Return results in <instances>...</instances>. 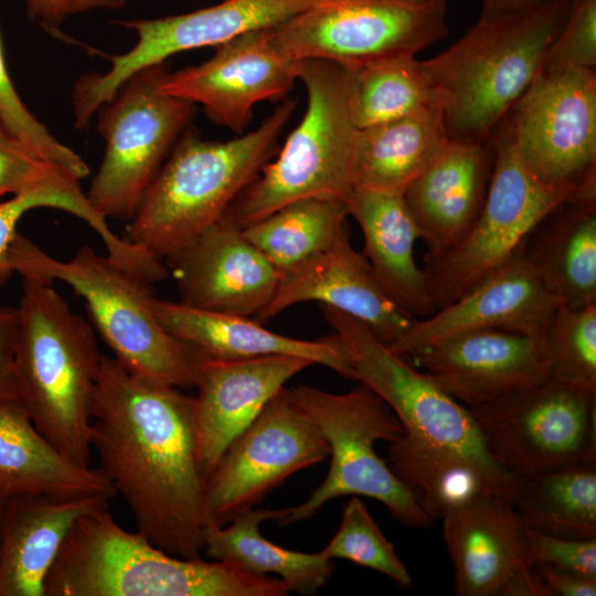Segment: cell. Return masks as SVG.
Segmentation results:
<instances>
[{
    "mask_svg": "<svg viewBox=\"0 0 596 596\" xmlns=\"http://www.w3.org/2000/svg\"><path fill=\"white\" fill-rule=\"evenodd\" d=\"M108 498H8L0 550V596H44V582L74 523Z\"/></svg>",
    "mask_w": 596,
    "mask_h": 596,
    "instance_id": "484cf974",
    "label": "cell"
},
{
    "mask_svg": "<svg viewBox=\"0 0 596 596\" xmlns=\"http://www.w3.org/2000/svg\"><path fill=\"white\" fill-rule=\"evenodd\" d=\"M318 301L368 326L389 347L398 342L416 318L386 294L347 227L324 252L280 273L268 305L255 316L263 323L296 304Z\"/></svg>",
    "mask_w": 596,
    "mask_h": 596,
    "instance_id": "ffe728a7",
    "label": "cell"
},
{
    "mask_svg": "<svg viewBox=\"0 0 596 596\" xmlns=\"http://www.w3.org/2000/svg\"><path fill=\"white\" fill-rule=\"evenodd\" d=\"M493 148L486 141L450 140L434 162L403 192L427 245L425 256L455 246L479 215L488 192Z\"/></svg>",
    "mask_w": 596,
    "mask_h": 596,
    "instance_id": "cb8c5ba5",
    "label": "cell"
},
{
    "mask_svg": "<svg viewBox=\"0 0 596 596\" xmlns=\"http://www.w3.org/2000/svg\"><path fill=\"white\" fill-rule=\"evenodd\" d=\"M295 355L205 359L195 384L194 430L204 485L232 443L288 380L312 365Z\"/></svg>",
    "mask_w": 596,
    "mask_h": 596,
    "instance_id": "44dd1931",
    "label": "cell"
},
{
    "mask_svg": "<svg viewBox=\"0 0 596 596\" xmlns=\"http://www.w3.org/2000/svg\"><path fill=\"white\" fill-rule=\"evenodd\" d=\"M566 0H482V19H500L530 13Z\"/></svg>",
    "mask_w": 596,
    "mask_h": 596,
    "instance_id": "bcb514c9",
    "label": "cell"
},
{
    "mask_svg": "<svg viewBox=\"0 0 596 596\" xmlns=\"http://www.w3.org/2000/svg\"><path fill=\"white\" fill-rule=\"evenodd\" d=\"M286 584L230 563L183 558L121 528L103 507L72 526L44 596H286Z\"/></svg>",
    "mask_w": 596,
    "mask_h": 596,
    "instance_id": "277c9868",
    "label": "cell"
},
{
    "mask_svg": "<svg viewBox=\"0 0 596 596\" xmlns=\"http://www.w3.org/2000/svg\"><path fill=\"white\" fill-rule=\"evenodd\" d=\"M348 216L343 201L312 198L287 204L242 228L281 273L328 249L349 227Z\"/></svg>",
    "mask_w": 596,
    "mask_h": 596,
    "instance_id": "836d02e7",
    "label": "cell"
},
{
    "mask_svg": "<svg viewBox=\"0 0 596 596\" xmlns=\"http://www.w3.org/2000/svg\"><path fill=\"white\" fill-rule=\"evenodd\" d=\"M286 509H249L230 524H211L204 536L203 551L210 558L230 563L256 575L276 574L289 592L302 595L316 593L333 573L331 560L318 553H301L281 547L259 532L267 520L279 522Z\"/></svg>",
    "mask_w": 596,
    "mask_h": 596,
    "instance_id": "4dcf8cb0",
    "label": "cell"
},
{
    "mask_svg": "<svg viewBox=\"0 0 596 596\" xmlns=\"http://www.w3.org/2000/svg\"><path fill=\"white\" fill-rule=\"evenodd\" d=\"M595 468L576 464L522 479L513 505L524 525L561 538H596Z\"/></svg>",
    "mask_w": 596,
    "mask_h": 596,
    "instance_id": "d6a6232c",
    "label": "cell"
},
{
    "mask_svg": "<svg viewBox=\"0 0 596 596\" xmlns=\"http://www.w3.org/2000/svg\"><path fill=\"white\" fill-rule=\"evenodd\" d=\"M345 204L362 231L363 256L386 294L416 319L433 315L426 274L415 259L421 233L403 194L354 188Z\"/></svg>",
    "mask_w": 596,
    "mask_h": 596,
    "instance_id": "4316f807",
    "label": "cell"
},
{
    "mask_svg": "<svg viewBox=\"0 0 596 596\" xmlns=\"http://www.w3.org/2000/svg\"><path fill=\"white\" fill-rule=\"evenodd\" d=\"M0 120L28 147L49 161L66 169L79 180L89 169L83 158L58 141L23 104L11 81L0 38Z\"/></svg>",
    "mask_w": 596,
    "mask_h": 596,
    "instance_id": "f35d334b",
    "label": "cell"
},
{
    "mask_svg": "<svg viewBox=\"0 0 596 596\" xmlns=\"http://www.w3.org/2000/svg\"><path fill=\"white\" fill-rule=\"evenodd\" d=\"M520 248L562 305L596 304V196L566 200L533 228Z\"/></svg>",
    "mask_w": 596,
    "mask_h": 596,
    "instance_id": "f546056e",
    "label": "cell"
},
{
    "mask_svg": "<svg viewBox=\"0 0 596 596\" xmlns=\"http://www.w3.org/2000/svg\"><path fill=\"white\" fill-rule=\"evenodd\" d=\"M17 328V307L0 305V403L18 401L13 371Z\"/></svg>",
    "mask_w": 596,
    "mask_h": 596,
    "instance_id": "7bdbcfd3",
    "label": "cell"
},
{
    "mask_svg": "<svg viewBox=\"0 0 596 596\" xmlns=\"http://www.w3.org/2000/svg\"><path fill=\"white\" fill-rule=\"evenodd\" d=\"M166 71L163 63L138 71L95 113L105 152L85 193L105 219L132 217L179 137L190 126L195 105L160 91Z\"/></svg>",
    "mask_w": 596,
    "mask_h": 596,
    "instance_id": "9c48e42d",
    "label": "cell"
},
{
    "mask_svg": "<svg viewBox=\"0 0 596 596\" xmlns=\"http://www.w3.org/2000/svg\"><path fill=\"white\" fill-rule=\"evenodd\" d=\"M297 102H283L257 128L228 141L188 126L128 221L124 238L166 262L221 220L274 155Z\"/></svg>",
    "mask_w": 596,
    "mask_h": 596,
    "instance_id": "7a4b0ae2",
    "label": "cell"
},
{
    "mask_svg": "<svg viewBox=\"0 0 596 596\" xmlns=\"http://www.w3.org/2000/svg\"><path fill=\"white\" fill-rule=\"evenodd\" d=\"M307 108L277 158L235 199L224 217L244 227L296 201L345 203L353 187L351 158L356 127L350 107L349 70L330 61L300 62Z\"/></svg>",
    "mask_w": 596,
    "mask_h": 596,
    "instance_id": "52a82bcc",
    "label": "cell"
},
{
    "mask_svg": "<svg viewBox=\"0 0 596 596\" xmlns=\"http://www.w3.org/2000/svg\"><path fill=\"white\" fill-rule=\"evenodd\" d=\"M441 104L358 128L351 158L352 187L403 194L449 143Z\"/></svg>",
    "mask_w": 596,
    "mask_h": 596,
    "instance_id": "f1b7e54d",
    "label": "cell"
},
{
    "mask_svg": "<svg viewBox=\"0 0 596 596\" xmlns=\"http://www.w3.org/2000/svg\"><path fill=\"white\" fill-rule=\"evenodd\" d=\"M596 66V0H574L570 17L540 73Z\"/></svg>",
    "mask_w": 596,
    "mask_h": 596,
    "instance_id": "60d3db41",
    "label": "cell"
},
{
    "mask_svg": "<svg viewBox=\"0 0 596 596\" xmlns=\"http://www.w3.org/2000/svg\"><path fill=\"white\" fill-rule=\"evenodd\" d=\"M0 494L111 499L117 493L99 468L67 459L18 401H6L0 403Z\"/></svg>",
    "mask_w": 596,
    "mask_h": 596,
    "instance_id": "83f0119b",
    "label": "cell"
},
{
    "mask_svg": "<svg viewBox=\"0 0 596 596\" xmlns=\"http://www.w3.org/2000/svg\"><path fill=\"white\" fill-rule=\"evenodd\" d=\"M22 278L13 353L18 402L67 459L89 467L102 360L95 329L50 283Z\"/></svg>",
    "mask_w": 596,
    "mask_h": 596,
    "instance_id": "3957f363",
    "label": "cell"
},
{
    "mask_svg": "<svg viewBox=\"0 0 596 596\" xmlns=\"http://www.w3.org/2000/svg\"><path fill=\"white\" fill-rule=\"evenodd\" d=\"M8 267L22 277L67 284L85 300L91 323L114 356L135 374L179 389L195 387L206 358L160 323L152 308V284L89 245L61 260L19 233Z\"/></svg>",
    "mask_w": 596,
    "mask_h": 596,
    "instance_id": "8992f818",
    "label": "cell"
},
{
    "mask_svg": "<svg viewBox=\"0 0 596 596\" xmlns=\"http://www.w3.org/2000/svg\"><path fill=\"white\" fill-rule=\"evenodd\" d=\"M286 392L326 438L331 461L324 480L305 502L286 508L279 524L308 520L331 499L349 494L380 501L411 528L433 522L412 490L375 453V441L392 443L405 432L381 397L362 383L340 394L304 384Z\"/></svg>",
    "mask_w": 596,
    "mask_h": 596,
    "instance_id": "ba28073f",
    "label": "cell"
},
{
    "mask_svg": "<svg viewBox=\"0 0 596 596\" xmlns=\"http://www.w3.org/2000/svg\"><path fill=\"white\" fill-rule=\"evenodd\" d=\"M79 182L76 178H70L13 195L0 203V284L12 275L8 267V255L19 233L18 223L26 212L38 207H52L78 217L97 233L106 247V255L115 263L128 265L134 260L136 248L110 230L106 219L89 204Z\"/></svg>",
    "mask_w": 596,
    "mask_h": 596,
    "instance_id": "d590c367",
    "label": "cell"
},
{
    "mask_svg": "<svg viewBox=\"0 0 596 596\" xmlns=\"http://www.w3.org/2000/svg\"><path fill=\"white\" fill-rule=\"evenodd\" d=\"M349 73L350 107L356 128L391 121L432 104H441L424 61L415 56L387 58L349 70Z\"/></svg>",
    "mask_w": 596,
    "mask_h": 596,
    "instance_id": "e575fe53",
    "label": "cell"
},
{
    "mask_svg": "<svg viewBox=\"0 0 596 596\" xmlns=\"http://www.w3.org/2000/svg\"><path fill=\"white\" fill-rule=\"evenodd\" d=\"M126 0H76L73 14L97 9H118Z\"/></svg>",
    "mask_w": 596,
    "mask_h": 596,
    "instance_id": "7dc6e473",
    "label": "cell"
},
{
    "mask_svg": "<svg viewBox=\"0 0 596 596\" xmlns=\"http://www.w3.org/2000/svg\"><path fill=\"white\" fill-rule=\"evenodd\" d=\"M320 0H223L195 11L157 19L118 21L137 36L125 53L107 56L106 72L82 75L72 89L74 124L86 129L97 108L131 75L171 55L216 47L248 32L275 28Z\"/></svg>",
    "mask_w": 596,
    "mask_h": 596,
    "instance_id": "9a60e30c",
    "label": "cell"
},
{
    "mask_svg": "<svg viewBox=\"0 0 596 596\" xmlns=\"http://www.w3.org/2000/svg\"><path fill=\"white\" fill-rule=\"evenodd\" d=\"M207 61L166 71L162 93L200 104L215 124L242 134L256 104L281 99L299 79L300 62L277 41L274 28L237 36L215 47Z\"/></svg>",
    "mask_w": 596,
    "mask_h": 596,
    "instance_id": "e0dca14e",
    "label": "cell"
},
{
    "mask_svg": "<svg viewBox=\"0 0 596 596\" xmlns=\"http://www.w3.org/2000/svg\"><path fill=\"white\" fill-rule=\"evenodd\" d=\"M497 126L544 182L596 194L595 68L540 73Z\"/></svg>",
    "mask_w": 596,
    "mask_h": 596,
    "instance_id": "5bb4252c",
    "label": "cell"
},
{
    "mask_svg": "<svg viewBox=\"0 0 596 596\" xmlns=\"http://www.w3.org/2000/svg\"><path fill=\"white\" fill-rule=\"evenodd\" d=\"M446 0H320L274 28L297 60L348 70L415 56L448 33Z\"/></svg>",
    "mask_w": 596,
    "mask_h": 596,
    "instance_id": "7c38bea8",
    "label": "cell"
},
{
    "mask_svg": "<svg viewBox=\"0 0 596 596\" xmlns=\"http://www.w3.org/2000/svg\"><path fill=\"white\" fill-rule=\"evenodd\" d=\"M28 15L44 31L55 38H65L61 32L64 21L73 14L76 0H23Z\"/></svg>",
    "mask_w": 596,
    "mask_h": 596,
    "instance_id": "f6af8a7d",
    "label": "cell"
},
{
    "mask_svg": "<svg viewBox=\"0 0 596 596\" xmlns=\"http://www.w3.org/2000/svg\"><path fill=\"white\" fill-rule=\"evenodd\" d=\"M595 396L547 380L468 409L493 461L522 480L595 465Z\"/></svg>",
    "mask_w": 596,
    "mask_h": 596,
    "instance_id": "4fadbf2b",
    "label": "cell"
},
{
    "mask_svg": "<svg viewBox=\"0 0 596 596\" xmlns=\"http://www.w3.org/2000/svg\"><path fill=\"white\" fill-rule=\"evenodd\" d=\"M533 568L542 578L552 596L596 595V578L584 577L543 563H534Z\"/></svg>",
    "mask_w": 596,
    "mask_h": 596,
    "instance_id": "ee69618b",
    "label": "cell"
},
{
    "mask_svg": "<svg viewBox=\"0 0 596 596\" xmlns=\"http://www.w3.org/2000/svg\"><path fill=\"white\" fill-rule=\"evenodd\" d=\"M329 454L321 432L283 387L232 443L205 481L211 524L224 526L292 473Z\"/></svg>",
    "mask_w": 596,
    "mask_h": 596,
    "instance_id": "2e32d148",
    "label": "cell"
},
{
    "mask_svg": "<svg viewBox=\"0 0 596 596\" xmlns=\"http://www.w3.org/2000/svg\"><path fill=\"white\" fill-rule=\"evenodd\" d=\"M320 554L329 560L352 561L389 576L403 587H411L413 584L394 545L356 496H353L344 507L338 531Z\"/></svg>",
    "mask_w": 596,
    "mask_h": 596,
    "instance_id": "74e56055",
    "label": "cell"
},
{
    "mask_svg": "<svg viewBox=\"0 0 596 596\" xmlns=\"http://www.w3.org/2000/svg\"><path fill=\"white\" fill-rule=\"evenodd\" d=\"M574 0L518 17L482 19L424 61L450 140L486 141L540 74Z\"/></svg>",
    "mask_w": 596,
    "mask_h": 596,
    "instance_id": "5b68a950",
    "label": "cell"
},
{
    "mask_svg": "<svg viewBox=\"0 0 596 596\" xmlns=\"http://www.w3.org/2000/svg\"><path fill=\"white\" fill-rule=\"evenodd\" d=\"M91 446L137 531L169 554L200 557L211 522L196 456L194 396L102 355Z\"/></svg>",
    "mask_w": 596,
    "mask_h": 596,
    "instance_id": "6da1fadb",
    "label": "cell"
},
{
    "mask_svg": "<svg viewBox=\"0 0 596 596\" xmlns=\"http://www.w3.org/2000/svg\"><path fill=\"white\" fill-rule=\"evenodd\" d=\"M320 309L348 358L352 380L387 404L406 435L470 461L514 501L522 480L505 472L490 457L467 406L395 353L360 320L328 306L320 305Z\"/></svg>",
    "mask_w": 596,
    "mask_h": 596,
    "instance_id": "8fae6325",
    "label": "cell"
},
{
    "mask_svg": "<svg viewBox=\"0 0 596 596\" xmlns=\"http://www.w3.org/2000/svg\"><path fill=\"white\" fill-rule=\"evenodd\" d=\"M167 265L180 302L249 318L268 305L280 278L243 228L224 216Z\"/></svg>",
    "mask_w": 596,
    "mask_h": 596,
    "instance_id": "7402d4cb",
    "label": "cell"
},
{
    "mask_svg": "<svg viewBox=\"0 0 596 596\" xmlns=\"http://www.w3.org/2000/svg\"><path fill=\"white\" fill-rule=\"evenodd\" d=\"M541 340L549 380L596 394V304L558 306Z\"/></svg>",
    "mask_w": 596,
    "mask_h": 596,
    "instance_id": "8d00e7d4",
    "label": "cell"
},
{
    "mask_svg": "<svg viewBox=\"0 0 596 596\" xmlns=\"http://www.w3.org/2000/svg\"><path fill=\"white\" fill-rule=\"evenodd\" d=\"M489 138L493 166L479 215L455 246L425 256L424 270L436 310L501 267L546 215L574 196L572 191L540 179L499 126Z\"/></svg>",
    "mask_w": 596,
    "mask_h": 596,
    "instance_id": "30bf717a",
    "label": "cell"
},
{
    "mask_svg": "<svg viewBox=\"0 0 596 596\" xmlns=\"http://www.w3.org/2000/svg\"><path fill=\"white\" fill-rule=\"evenodd\" d=\"M395 475L412 490L434 522L446 510L482 494L512 496L470 461L404 434L390 443Z\"/></svg>",
    "mask_w": 596,
    "mask_h": 596,
    "instance_id": "1f68e13d",
    "label": "cell"
},
{
    "mask_svg": "<svg viewBox=\"0 0 596 596\" xmlns=\"http://www.w3.org/2000/svg\"><path fill=\"white\" fill-rule=\"evenodd\" d=\"M561 301L546 288L521 248L451 304L416 319L394 345L408 359L450 336L498 329L541 338Z\"/></svg>",
    "mask_w": 596,
    "mask_h": 596,
    "instance_id": "ac0fdd59",
    "label": "cell"
},
{
    "mask_svg": "<svg viewBox=\"0 0 596 596\" xmlns=\"http://www.w3.org/2000/svg\"><path fill=\"white\" fill-rule=\"evenodd\" d=\"M532 563H543L584 577L596 578V538H561L525 526Z\"/></svg>",
    "mask_w": 596,
    "mask_h": 596,
    "instance_id": "b9f144b4",
    "label": "cell"
},
{
    "mask_svg": "<svg viewBox=\"0 0 596 596\" xmlns=\"http://www.w3.org/2000/svg\"><path fill=\"white\" fill-rule=\"evenodd\" d=\"M408 359L467 407L549 380L541 338L505 330L460 332Z\"/></svg>",
    "mask_w": 596,
    "mask_h": 596,
    "instance_id": "d6986e66",
    "label": "cell"
},
{
    "mask_svg": "<svg viewBox=\"0 0 596 596\" xmlns=\"http://www.w3.org/2000/svg\"><path fill=\"white\" fill-rule=\"evenodd\" d=\"M70 178L78 179L28 147L0 120V196L18 195Z\"/></svg>",
    "mask_w": 596,
    "mask_h": 596,
    "instance_id": "ab89813d",
    "label": "cell"
},
{
    "mask_svg": "<svg viewBox=\"0 0 596 596\" xmlns=\"http://www.w3.org/2000/svg\"><path fill=\"white\" fill-rule=\"evenodd\" d=\"M7 500H8L7 498L0 494V550H1V542H2V532H3V524H4Z\"/></svg>",
    "mask_w": 596,
    "mask_h": 596,
    "instance_id": "c3c4849f",
    "label": "cell"
},
{
    "mask_svg": "<svg viewBox=\"0 0 596 596\" xmlns=\"http://www.w3.org/2000/svg\"><path fill=\"white\" fill-rule=\"evenodd\" d=\"M152 308L160 323L172 336L206 359L295 355L352 379L348 358L334 333L317 341L295 339L267 330L249 317L198 309L156 296Z\"/></svg>",
    "mask_w": 596,
    "mask_h": 596,
    "instance_id": "d4e9b609",
    "label": "cell"
},
{
    "mask_svg": "<svg viewBox=\"0 0 596 596\" xmlns=\"http://www.w3.org/2000/svg\"><path fill=\"white\" fill-rule=\"evenodd\" d=\"M458 596H508L533 571L525 525L508 499L482 494L440 518Z\"/></svg>",
    "mask_w": 596,
    "mask_h": 596,
    "instance_id": "603a6c76",
    "label": "cell"
}]
</instances>
